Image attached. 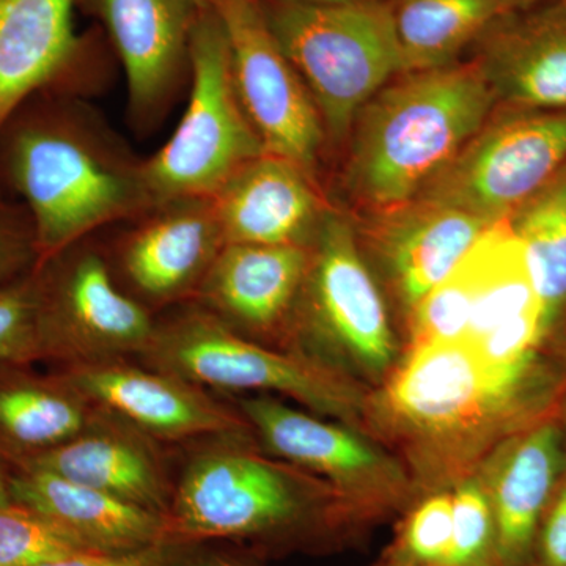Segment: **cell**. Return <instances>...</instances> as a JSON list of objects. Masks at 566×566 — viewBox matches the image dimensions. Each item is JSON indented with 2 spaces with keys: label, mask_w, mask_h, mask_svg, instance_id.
Returning <instances> with one entry per match:
<instances>
[{
  "label": "cell",
  "mask_w": 566,
  "mask_h": 566,
  "mask_svg": "<svg viewBox=\"0 0 566 566\" xmlns=\"http://www.w3.org/2000/svg\"><path fill=\"white\" fill-rule=\"evenodd\" d=\"M20 197L35 226L39 263L102 227L156 207L144 161L70 93L39 92L0 128V193Z\"/></svg>",
  "instance_id": "cell-1"
},
{
  "label": "cell",
  "mask_w": 566,
  "mask_h": 566,
  "mask_svg": "<svg viewBox=\"0 0 566 566\" xmlns=\"http://www.w3.org/2000/svg\"><path fill=\"white\" fill-rule=\"evenodd\" d=\"M495 106L472 61L400 74L354 118L346 161L349 192L374 211L411 202L457 158Z\"/></svg>",
  "instance_id": "cell-2"
},
{
  "label": "cell",
  "mask_w": 566,
  "mask_h": 566,
  "mask_svg": "<svg viewBox=\"0 0 566 566\" xmlns=\"http://www.w3.org/2000/svg\"><path fill=\"white\" fill-rule=\"evenodd\" d=\"M259 2L314 98L326 139L340 144L365 103L405 73L390 0Z\"/></svg>",
  "instance_id": "cell-3"
},
{
  "label": "cell",
  "mask_w": 566,
  "mask_h": 566,
  "mask_svg": "<svg viewBox=\"0 0 566 566\" xmlns=\"http://www.w3.org/2000/svg\"><path fill=\"white\" fill-rule=\"evenodd\" d=\"M191 95L172 137L144 161L156 207L211 199L264 153L234 88L229 41L214 9L199 11L191 33Z\"/></svg>",
  "instance_id": "cell-4"
},
{
  "label": "cell",
  "mask_w": 566,
  "mask_h": 566,
  "mask_svg": "<svg viewBox=\"0 0 566 566\" xmlns=\"http://www.w3.org/2000/svg\"><path fill=\"white\" fill-rule=\"evenodd\" d=\"M326 494L314 482L266 458L211 447L191 458L166 515L167 543L253 538L316 520Z\"/></svg>",
  "instance_id": "cell-5"
},
{
  "label": "cell",
  "mask_w": 566,
  "mask_h": 566,
  "mask_svg": "<svg viewBox=\"0 0 566 566\" xmlns=\"http://www.w3.org/2000/svg\"><path fill=\"white\" fill-rule=\"evenodd\" d=\"M144 356L156 370L200 387L271 390L322 415L352 417L356 408L352 389L322 365L252 344L203 307L156 324Z\"/></svg>",
  "instance_id": "cell-6"
},
{
  "label": "cell",
  "mask_w": 566,
  "mask_h": 566,
  "mask_svg": "<svg viewBox=\"0 0 566 566\" xmlns=\"http://www.w3.org/2000/svg\"><path fill=\"white\" fill-rule=\"evenodd\" d=\"M495 112L417 197L495 223L564 172L566 111Z\"/></svg>",
  "instance_id": "cell-7"
},
{
  "label": "cell",
  "mask_w": 566,
  "mask_h": 566,
  "mask_svg": "<svg viewBox=\"0 0 566 566\" xmlns=\"http://www.w3.org/2000/svg\"><path fill=\"white\" fill-rule=\"evenodd\" d=\"M35 271L40 360L69 367L148 352L156 323L140 301L118 289L102 253L81 241Z\"/></svg>",
  "instance_id": "cell-8"
},
{
  "label": "cell",
  "mask_w": 566,
  "mask_h": 566,
  "mask_svg": "<svg viewBox=\"0 0 566 566\" xmlns=\"http://www.w3.org/2000/svg\"><path fill=\"white\" fill-rule=\"evenodd\" d=\"M229 41L234 88L264 153L315 180L326 133L311 92L264 20L259 0H212Z\"/></svg>",
  "instance_id": "cell-9"
},
{
  "label": "cell",
  "mask_w": 566,
  "mask_h": 566,
  "mask_svg": "<svg viewBox=\"0 0 566 566\" xmlns=\"http://www.w3.org/2000/svg\"><path fill=\"white\" fill-rule=\"evenodd\" d=\"M77 0H0V128L39 92L82 96L103 41L77 32Z\"/></svg>",
  "instance_id": "cell-10"
},
{
  "label": "cell",
  "mask_w": 566,
  "mask_h": 566,
  "mask_svg": "<svg viewBox=\"0 0 566 566\" xmlns=\"http://www.w3.org/2000/svg\"><path fill=\"white\" fill-rule=\"evenodd\" d=\"M63 378L88 401L147 438H238L251 424L218 403L202 387L122 359L69 365Z\"/></svg>",
  "instance_id": "cell-11"
},
{
  "label": "cell",
  "mask_w": 566,
  "mask_h": 566,
  "mask_svg": "<svg viewBox=\"0 0 566 566\" xmlns=\"http://www.w3.org/2000/svg\"><path fill=\"white\" fill-rule=\"evenodd\" d=\"M128 82L134 122L151 126L191 74V33L200 10L189 0H91Z\"/></svg>",
  "instance_id": "cell-12"
},
{
  "label": "cell",
  "mask_w": 566,
  "mask_h": 566,
  "mask_svg": "<svg viewBox=\"0 0 566 566\" xmlns=\"http://www.w3.org/2000/svg\"><path fill=\"white\" fill-rule=\"evenodd\" d=\"M315 318L367 370L385 371L395 346L385 301L365 266L352 226L326 211L315 233L307 281Z\"/></svg>",
  "instance_id": "cell-13"
},
{
  "label": "cell",
  "mask_w": 566,
  "mask_h": 566,
  "mask_svg": "<svg viewBox=\"0 0 566 566\" xmlns=\"http://www.w3.org/2000/svg\"><path fill=\"white\" fill-rule=\"evenodd\" d=\"M471 50L497 104L566 111V0L499 14Z\"/></svg>",
  "instance_id": "cell-14"
},
{
  "label": "cell",
  "mask_w": 566,
  "mask_h": 566,
  "mask_svg": "<svg viewBox=\"0 0 566 566\" xmlns=\"http://www.w3.org/2000/svg\"><path fill=\"white\" fill-rule=\"evenodd\" d=\"M136 221L123 237L118 262L137 296L159 305L196 297L227 244L211 199L158 205Z\"/></svg>",
  "instance_id": "cell-15"
},
{
  "label": "cell",
  "mask_w": 566,
  "mask_h": 566,
  "mask_svg": "<svg viewBox=\"0 0 566 566\" xmlns=\"http://www.w3.org/2000/svg\"><path fill=\"white\" fill-rule=\"evenodd\" d=\"M241 411L274 455L331 480L364 505H387L400 493L397 468L352 431L281 403L245 398Z\"/></svg>",
  "instance_id": "cell-16"
},
{
  "label": "cell",
  "mask_w": 566,
  "mask_h": 566,
  "mask_svg": "<svg viewBox=\"0 0 566 566\" xmlns=\"http://www.w3.org/2000/svg\"><path fill=\"white\" fill-rule=\"evenodd\" d=\"M226 243L305 244L326 208L296 164L263 153L211 197Z\"/></svg>",
  "instance_id": "cell-17"
},
{
  "label": "cell",
  "mask_w": 566,
  "mask_h": 566,
  "mask_svg": "<svg viewBox=\"0 0 566 566\" xmlns=\"http://www.w3.org/2000/svg\"><path fill=\"white\" fill-rule=\"evenodd\" d=\"M13 469L62 476L164 516L172 501L150 438L102 409L82 433Z\"/></svg>",
  "instance_id": "cell-18"
},
{
  "label": "cell",
  "mask_w": 566,
  "mask_h": 566,
  "mask_svg": "<svg viewBox=\"0 0 566 566\" xmlns=\"http://www.w3.org/2000/svg\"><path fill=\"white\" fill-rule=\"evenodd\" d=\"M311 264L305 244L227 243L196 297L232 329H273L303 292Z\"/></svg>",
  "instance_id": "cell-19"
},
{
  "label": "cell",
  "mask_w": 566,
  "mask_h": 566,
  "mask_svg": "<svg viewBox=\"0 0 566 566\" xmlns=\"http://www.w3.org/2000/svg\"><path fill=\"white\" fill-rule=\"evenodd\" d=\"M375 212L376 240L409 307L446 281L494 226L471 212L422 197Z\"/></svg>",
  "instance_id": "cell-20"
},
{
  "label": "cell",
  "mask_w": 566,
  "mask_h": 566,
  "mask_svg": "<svg viewBox=\"0 0 566 566\" xmlns=\"http://www.w3.org/2000/svg\"><path fill=\"white\" fill-rule=\"evenodd\" d=\"M565 469V434L542 420L517 434L499 460L490 499L501 566H532L539 524Z\"/></svg>",
  "instance_id": "cell-21"
},
{
  "label": "cell",
  "mask_w": 566,
  "mask_h": 566,
  "mask_svg": "<svg viewBox=\"0 0 566 566\" xmlns=\"http://www.w3.org/2000/svg\"><path fill=\"white\" fill-rule=\"evenodd\" d=\"M9 493L102 553L167 545L166 516L62 476L10 469Z\"/></svg>",
  "instance_id": "cell-22"
},
{
  "label": "cell",
  "mask_w": 566,
  "mask_h": 566,
  "mask_svg": "<svg viewBox=\"0 0 566 566\" xmlns=\"http://www.w3.org/2000/svg\"><path fill=\"white\" fill-rule=\"evenodd\" d=\"M29 365L0 364V461L10 469L65 444L99 415L61 374Z\"/></svg>",
  "instance_id": "cell-23"
},
{
  "label": "cell",
  "mask_w": 566,
  "mask_h": 566,
  "mask_svg": "<svg viewBox=\"0 0 566 566\" xmlns=\"http://www.w3.org/2000/svg\"><path fill=\"white\" fill-rule=\"evenodd\" d=\"M398 415L431 428L453 427L502 401L468 342L416 346L389 387Z\"/></svg>",
  "instance_id": "cell-24"
},
{
  "label": "cell",
  "mask_w": 566,
  "mask_h": 566,
  "mask_svg": "<svg viewBox=\"0 0 566 566\" xmlns=\"http://www.w3.org/2000/svg\"><path fill=\"white\" fill-rule=\"evenodd\" d=\"M405 73L442 69L499 17L483 0H390Z\"/></svg>",
  "instance_id": "cell-25"
},
{
  "label": "cell",
  "mask_w": 566,
  "mask_h": 566,
  "mask_svg": "<svg viewBox=\"0 0 566 566\" xmlns=\"http://www.w3.org/2000/svg\"><path fill=\"white\" fill-rule=\"evenodd\" d=\"M506 222L523 244L551 333L566 311V169Z\"/></svg>",
  "instance_id": "cell-26"
},
{
  "label": "cell",
  "mask_w": 566,
  "mask_h": 566,
  "mask_svg": "<svg viewBox=\"0 0 566 566\" xmlns=\"http://www.w3.org/2000/svg\"><path fill=\"white\" fill-rule=\"evenodd\" d=\"M91 546L29 506H0V566H40L92 553Z\"/></svg>",
  "instance_id": "cell-27"
},
{
  "label": "cell",
  "mask_w": 566,
  "mask_h": 566,
  "mask_svg": "<svg viewBox=\"0 0 566 566\" xmlns=\"http://www.w3.org/2000/svg\"><path fill=\"white\" fill-rule=\"evenodd\" d=\"M474 289V271L464 259L446 281L412 307L416 346L464 340L471 322Z\"/></svg>",
  "instance_id": "cell-28"
},
{
  "label": "cell",
  "mask_w": 566,
  "mask_h": 566,
  "mask_svg": "<svg viewBox=\"0 0 566 566\" xmlns=\"http://www.w3.org/2000/svg\"><path fill=\"white\" fill-rule=\"evenodd\" d=\"M39 277L35 268L0 285V364H32L40 360Z\"/></svg>",
  "instance_id": "cell-29"
},
{
  "label": "cell",
  "mask_w": 566,
  "mask_h": 566,
  "mask_svg": "<svg viewBox=\"0 0 566 566\" xmlns=\"http://www.w3.org/2000/svg\"><path fill=\"white\" fill-rule=\"evenodd\" d=\"M452 495L422 502L406 521L400 546L389 566H446L452 549Z\"/></svg>",
  "instance_id": "cell-30"
},
{
  "label": "cell",
  "mask_w": 566,
  "mask_h": 566,
  "mask_svg": "<svg viewBox=\"0 0 566 566\" xmlns=\"http://www.w3.org/2000/svg\"><path fill=\"white\" fill-rule=\"evenodd\" d=\"M39 263L35 226L22 202L0 199V285L28 274Z\"/></svg>",
  "instance_id": "cell-31"
},
{
  "label": "cell",
  "mask_w": 566,
  "mask_h": 566,
  "mask_svg": "<svg viewBox=\"0 0 566 566\" xmlns=\"http://www.w3.org/2000/svg\"><path fill=\"white\" fill-rule=\"evenodd\" d=\"M532 566H566V480L539 524Z\"/></svg>",
  "instance_id": "cell-32"
},
{
  "label": "cell",
  "mask_w": 566,
  "mask_h": 566,
  "mask_svg": "<svg viewBox=\"0 0 566 566\" xmlns=\"http://www.w3.org/2000/svg\"><path fill=\"white\" fill-rule=\"evenodd\" d=\"M166 545L144 547V549L126 551V553H92L62 558L40 566H167Z\"/></svg>",
  "instance_id": "cell-33"
},
{
  "label": "cell",
  "mask_w": 566,
  "mask_h": 566,
  "mask_svg": "<svg viewBox=\"0 0 566 566\" xmlns=\"http://www.w3.org/2000/svg\"><path fill=\"white\" fill-rule=\"evenodd\" d=\"M486 6L497 14L512 13V11H520L531 9L536 3L545 2V0H483Z\"/></svg>",
  "instance_id": "cell-34"
},
{
  "label": "cell",
  "mask_w": 566,
  "mask_h": 566,
  "mask_svg": "<svg viewBox=\"0 0 566 566\" xmlns=\"http://www.w3.org/2000/svg\"><path fill=\"white\" fill-rule=\"evenodd\" d=\"M186 566H249L241 564V562L232 560V558L221 556H207L202 558H196V560L189 562Z\"/></svg>",
  "instance_id": "cell-35"
},
{
  "label": "cell",
  "mask_w": 566,
  "mask_h": 566,
  "mask_svg": "<svg viewBox=\"0 0 566 566\" xmlns=\"http://www.w3.org/2000/svg\"><path fill=\"white\" fill-rule=\"evenodd\" d=\"M10 468L0 461V506L11 504L9 493Z\"/></svg>",
  "instance_id": "cell-36"
},
{
  "label": "cell",
  "mask_w": 566,
  "mask_h": 566,
  "mask_svg": "<svg viewBox=\"0 0 566 566\" xmlns=\"http://www.w3.org/2000/svg\"><path fill=\"white\" fill-rule=\"evenodd\" d=\"M197 10H208L211 9L212 0H189Z\"/></svg>",
  "instance_id": "cell-37"
},
{
  "label": "cell",
  "mask_w": 566,
  "mask_h": 566,
  "mask_svg": "<svg viewBox=\"0 0 566 566\" xmlns=\"http://www.w3.org/2000/svg\"><path fill=\"white\" fill-rule=\"evenodd\" d=\"M303 2H311V3H344V2H352V0H303Z\"/></svg>",
  "instance_id": "cell-38"
},
{
  "label": "cell",
  "mask_w": 566,
  "mask_h": 566,
  "mask_svg": "<svg viewBox=\"0 0 566 566\" xmlns=\"http://www.w3.org/2000/svg\"><path fill=\"white\" fill-rule=\"evenodd\" d=\"M0 199H2V193H0Z\"/></svg>",
  "instance_id": "cell-39"
},
{
  "label": "cell",
  "mask_w": 566,
  "mask_h": 566,
  "mask_svg": "<svg viewBox=\"0 0 566 566\" xmlns=\"http://www.w3.org/2000/svg\"><path fill=\"white\" fill-rule=\"evenodd\" d=\"M386 566H389V565H386Z\"/></svg>",
  "instance_id": "cell-40"
},
{
  "label": "cell",
  "mask_w": 566,
  "mask_h": 566,
  "mask_svg": "<svg viewBox=\"0 0 566 566\" xmlns=\"http://www.w3.org/2000/svg\"><path fill=\"white\" fill-rule=\"evenodd\" d=\"M565 314H566V311H565Z\"/></svg>",
  "instance_id": "cell-41"
}]
</instances>
